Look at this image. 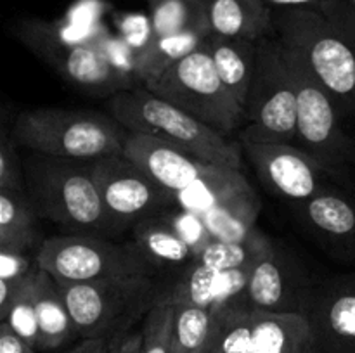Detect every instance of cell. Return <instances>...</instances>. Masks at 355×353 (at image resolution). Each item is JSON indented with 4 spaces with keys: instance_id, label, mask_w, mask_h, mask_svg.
Wrapping results in <instances>:
<instances>
[{
    "instance_id": "obj_6",
    "label": "cell",
    "mask_w": 355,
    "mask_h": 353,
    "mask_svg": "<svg viewBox=\"0 0 355 353\" xmlns=\"http://www.w3.org/2000/svg\"><path fill=\"white\" fill-rule=\"evenodd\" d=\"M283 48L297 87L298 147L322 166L333 183L355 196V137L343 130L335 102L300 55Z\"/></svg>"
},
{
    "instance_id": "obj_24",
    "label": "cell",
    "mask_w": 355,
    "mask_h": 353,
    "mask_svg": "<svg viewBox=\"0 0 355 353\" xmlns=\"http://www.w3.org/2000/svg\"><path fill=\"white\" fill-rule=\"evenodd\" d=\"M246 190H252V185L241 170L217 165L207 176L177 194V206L201 217Z\"/></svg>"
},
{
    "instance_id": "obj_15",
    "label": "cell",
    "mask_w": 355,
    "mask_h": 353,
    "mask_svg": "<svg viewBox=\"0 0 355 353\" xmlns=\"http://www.w3.org/2000/svg\"><path fill=\"white\" fill-rule=\"evenodd\" d=\"M293 213L315 244L333 260L355 265V196L336 183L305 203L293 204Z\"/></svg>"
},
{
    "instance_id": "obj_21",
    "label": "cell",
    "mask_w": 355,
    "mask_h": 353,
    "mask_svg": "<svg viewBox=\"0 0 355 353\" xmlns=\"http://www.w3.org/2000/svg\"><path fill=\"white\" fill-rule=\"evenodd\" d=\"M252 353H315L304 315L253 310Z\"/></svg>"
},
{
    "instance_id": "obj_34",
    "label": "cell",
    "mask_w": 355,
    "mask_h": 353,
    "mask_svg": "<svg viewBox=\"0 0 355 353\" xmlns=\"http://www.w3.org/2000/svg\"><path fill=\"white\" fill-rule=\"evenodd\" d=\"M38 350L24 341L7 322H0V353H37Z\"/></svg>"
},
{
    "instance_id": "obj_32",
    "label": "cell",
    "mask_w": 355,
    "mask_h": 353,
    "mask_svg": "<svg viewBox=\"0 0 355 353\" xmlns=\"http://www.w3.org/2000/svg\"><path fill=\"white\" fill-rule=\"evenodd\" d=\"M0 190H23L24 168L23 158L17 154V142L6 123L0 128Z\"/></svg>"
},
{
    "instance_id": "obj_30",
    "label": "cell",
    "mask_w": 355,
    "mask_h": 353,
    "mask_svg": "<svg viewBox=\"0 0 355 353\" xmlns=\"http://www.w3.org/2000/svg\"><path fill=\"white\" fill-rule=\"evenodd\" d=\"M37 272H38V265L37 269L31 272L30 279L26 280L23 289L19 291L17 298L14 300L6 320L2 322H7V324L14 329V332H17L24 341L30 343L31 346H35V348L38 350V346H40V329H38L37 308H35V294H33L35 277H37Z\"/></svg>"
},
{
    "instance_id": "obj_35",
    "label": "cell",
    "mask_w": 355,
    "mask_h": 353,
    "mask_svg": "<svg viewBox=\"0 0 355 353\" xmlns=\"http://www.w3.org/2000/svg\"><path fill=\"white\" fill-rule=\"evenodd\" d=\"M111 341L110 339H101V338H89L82 339L76 343L71 350L66 353H110Z\"/></svg>"
},
{
    "instance_id": "obj_20",
    "label": "cell",
    "mask_w": 355,
    "mask_h": 353,
    "mask_svg": "<svg viewBox=\"0 0 355 353\" xmlns=\"http://www.w3.org/2000/svg\"><path fill=\"white\" fill-rule=\"evenodd\" d=\"M208 37H210L208 26H193L159 37L151 35V38L135 54L134 73L137 82L146 87L158 80L170 66L196 51Z\"/></svg>"
},
{
    "instance_id": "obj_1",
    "label": "cell",
    "mask_w": 355,
    "mask_h": 353,
    "mask_svg": "<svg viewBox=\"0 0 355 353\" xmlns=\"http://www.w3.org/2000/svg\"><path fill=\"white\" fill-rule=\"evenodd\" d=\"M274 35L300 55L335 102L340 116L355 118V7L322 0L315 7L272 9Z\"/></svg>"
},
{
    "instance_id": "obj_38",
    "label": "cell",
    "mask_w": 355,
    "mask_h": 353,
    "mask_svg": "<svg viewBox=\"0 0 355 353\" xmlns=\"http://www.w3.org/2000/svg\"><path fill=\"white\" fill-rule=\"evenodd\" d=\"M215 332V331H214ZM194 353H217V350H215V341H214V334H211L210 341L207 343L205 346H201L200 350H196Z\"/></svg>"
},
{
    "instance_id": "obj_13",
    "label": "cell",
    "mask_w": 355,
    "mask_h": 353,
    "mask_svg": "<svg viewBox=\"0 0 355 353\" xmlns=\"http://www.w3.org/2000/svg\"><path fill=\"white\" fill-rule=\"evenodd\" d=\"M300 315L315 353H355V272L314 279Z\"/></svg>"
},
{
    "instance_id": "obj_8",
    "label": "cell",
    "mask_w": 355,
    "mask_h": 353,
    "mask_svg": "<svg viewBox=\"0 0 355 353\" xmlns=\"http://www.w3.org/2000/svg\"><path fill=\"white\" fill-rule=\"evenodd\" d=\"M37 263L55 282H92L118 277H162L139 246L85 234H59L45 239Z\"/></svg>"
},
{
    "instance_id": "obj_3",
    "label": "cell",
    "mask_w": 355,
    "mask_h": 353,
    "mask_svg": "<svg viewBox=\"0 0 355 353\" xmlns=\"http://www.w3.org/2000/svg\"><path fill=\"white\" fill-rule=\"evenodd\" d=\"M107 107L127 132L162 138L210 165L243 170L241 144L166 102L144 85L114 93Z\"/></svg>"
},
{
    "instance_id": "obj_31",
    "label": "cell",
    "mask_w": 355,
    "mask_h": 353,
    "mask_svg": "<svg viewBox=\"0 0 355 353\" xmlns=\"http://www.w3.org/2000/svg\"><path fill=\"white\" fill-rule=\"evenodd\" d=\"M175 307L156 305L142 322L141 353H172Z\"/></svg>"
},
{
    "instance_id": "obj_40",
    "label": "cell",
    "mask_w": 355,
    "mask_h": 353,
    "mask_svg": "<svg viewBox=\"0 0 355 353\" xmlns=\"http://www.w3.org/2000/svg\"><path fill=\"white\" fill-rule=\"evenodd\" d=\"M349 2H350V3H352V6L355 7V0H349Z\"/></svg>"
},
{
    "instance_id": "obj_39",
    "label": "cell",
    "mask_w": 355,
    "mask_h": 353,
    "mask_svg": "<svg viewBox=\"0 0 355 353\" xmlns=\"http://www.w3.org/2000/svg\"><path fill=\"white\" fill-rule=\"evenodd\" d=\"M116 338H118V336H116ZM116 338L111 339V350H110V353H116Z\"/></svg>"
},
{
    "instance_id": "obj_4",
    "label": "cell",
    "mask_w": 355,
    "mask_h": 353,
    "mask_svg": "<svg viewBox=\"0 0 355 353\" xmlns=\"http://www.w3.org/2000/svg\"><path fill=\"white\" fill-rule=\"evenodd\" d=\"M10 132L28 151L83 161L123 154L128 134L113 116L64 107L21 111Z\"/></svg>"
},
{
    "instance_id": "obj_12",
    "label": "cell",
    "mask_w": 355,
    "mask_h": 353,
    "mask_svg": "<svg viewBox=\"0 0 355 353\" xmlns=\"http://www.w3.org/2000/svg\"><path fill=\"white\" fill-rule=\"evenodd\" d=\"M239 144L260 182L291 206L305 203L333 185L322 166L298 145L250 141H239Z\"/></svg>"
},
{
    "instance_id": "obj_18",
    "label": "cell",
    "mask_w": 355,
    "mask_h": 353,
    "mask_svg": "<svg viewBox=\"0 0 355 353\" xmlns=\"http://www.w3.org/2000/svg\"><path fill=\"white\" fill-rule=\"evenodd\" d=\"M132 235L139 249L159 272L165 269L177 272L198 258L196 249L172 224L168 211L137 221L132 227Z\"/></svg>"
},
{
    "instance_id": "obj_25",
    "label": "cell",
    "mask_w": 355,
    "mask_h": 353,
    "mask_svg": "<svg viewBox=\"0 0 355 353\" xmlns=\"http://www.w3.org/2000/svg\"><path fill=\"white\" fill-rule=\"evenodd\" d=\"M260 210V197L252 189L231 197L198 218L205 225L211 241L236 242L245 239L255 228Z\"/></svg>"
},
{
    "instance_id": "obj_22",
    "label": "cell",
    "mask_w": 355,
    "mask_h": 353,
    "mask_svg": "<svg viewBox=\"0 0 355 353\" xmlns=\"http://www.w3.org/2000/svg\"><path fill=\"white\" fill-rule=\"evenodd\" d=\"M40 217L23 190H0V249L37 256L44 244Z\"/></svg>"
},
{
    "instance_id": "obj_2",
    "label": "cell",
    "mask_w": 355,
    "mask_h": 353,
    "mask_svg": "<svg viewBox=\"0 0 355 353\" xmlns=\"http://www.w3.org/2000/svg\"><path fill=\"white\" fill-rule=\"evenodd\" d=\"M23 168L26 196L42 220L59 225L66 234L120 235L104 208L92 161L30 151Z\"/></svg>"
},
{
    "instance_id": "obj_33",
    "label": "cell",
    "mask_w": 355,
    "mask_h": 353,
    "mask_svg": "<svg viewBox=\"0 0 355 353\" xmlns=\"http://www.w3.org/2000/svg\"><path fill=\"white\" fill-rule=\"evenodd\" d=\"M37 266V258L23 253L0 249V279L19 280Z\"/></svg>"
},
{
    "instance_id": "obj_14",
    "label": "cell",
    "mask_w": 355,
    "mask_h": 353,
    "mask_svg": "<svg viewBox=\"0 0 355 353\" xmlns=\"http://www.w3.org/2000/svg\"><path fill=\"white\" fill-rule=\"evenodd\" d=\"M314 282L295 253L274 242L250 273L238 308L274 314H302L305 296Z\"/></svg>"
},
{
    "instance_id": "obj_11",
    "label": "cell",
    "mask_w": 355,
    "mask_h": 353,
    "mask_svg": "<svg viewBox=\"0 0 355 353\" xmlns=\"http://www.w3.org/2000/svg\"><path fill=\"white\" fill-rule=\"evenodd\" d=\"M92 170L106 213L118 234L177 206L175 194L123 154L94 159Z\"/></svg>"
},
{
    "instance_id": "obj_23",
    "label": "cell",
    "mask_w": 355,
    "mask_h": 353,
    "mask_svg": "<svg viewBox=\"0 0 355 353\" xmlns=\"http://www.w3.org/2000/svg\"><path fill=\"white\" fill-rule=\"evenodd\" d=\"M211 59L224 85L243 107L248 100L253 75L257 66V45L259 42L236 40L210 35L207 38ZM246 111V109H245Z\"/></svg>"
},
{
    "instance_id": "obj_41",
    "label": "cell",
    "mask_w": 355,
    "mask_h": 353,
    "mask_svg": "<svg viewBox=\"0 0 355 353\" xmlns=\"http://www.w3.org/2000/svg\"><path fill=\"white\" fill-rule=\"evenodd\" d=\"M148 2H155V0H148Z\"/></svg>"
},
{
    "instance_id": "obj_9",
    "label": "cell",
    "mask_w": 355,
    "mask_h": 353,
    "mask_svg": "<svg viewBox=\"0 0 355 353\" xmlns=\"http://www.w3.org/2000/svg\"><path fill=\"white\" fill-rule=\"evenodd\" d=\"M146 89L224 135L246 121L245 107L218 76L207 40Z\"/></svg>"
},
{
    "instance_id": "obj_10",
    "label": "cell",
    "mask_w": 355,
    "mask_h": 353,
    "mask_svg": "<svg viewBox=\"0 0 355 353\" xmlns=\"http://www.w3.org/2000/svg\"><path fill=\"white\" fill-rule=\"evenodd\" d=\"M246 125L239 141L263 144L297 142V87L281 42L262 38L257 45V66L246 100Z\"/></svg>"
},
{
    "instance_id": "obj_37",
    "label": "cell",
    "mask_w": 355,
    "mask_h": 353,
    "mask_svg": "<svg viewBox=\"0 0 355 353\" xmlns=\"http://www.w3.org/2000/svg\"><path fill=\"white\" fill-rule=\"evenodd\" d=\"M322 0H266L270 9H293V7H315Z\"/></svg>"
},
{
    "instance_id": "obj_27",
    "label": "cell",
    "mask_w": 355,
    "mask_h": 353,
    "mask_svg": "<svg viewBox=\"0 0 355 353\" xmlns=\"http://www.w3.org/2000/svg\"><path fill=\"white\" fill-rule=\"evenodd\" d=\"M272 244L274 241H270L262 230L255 227L241 241H210L200 253L198 260H201L208 269L218 273L227 272V270L252 269L272 248Z\"/></svg>"
},
{
    "instance_id": "obj_28",
    "label": "cell",
    "mask_w": 355,
    "mask_h": 353,
    "mask_svg": "<svg viewBox=\"0 0 355 353\" xmlns=\"http://www.w3.org/2000/svg\"><path fill=\"white\" fill-rule=\"evenodd\" d=\"M217 325L214 308L175 307L172 353H194L210 341Z\"/></svg>"
},
{
    "instance_id": "obj_5",
    "label": "cell",
    "mask_w": 355,
    "mask_h": 353,
    "mask_svg": "<svg viewBox=\"0 0 355 353\" xmlns=\"http://www.w3.org/2000/svg\"><path fill=\"white\" fill-rule=\"evenodd\" d=\"M80 339H114L159 305L165 279L118 277L92 282H58Z\"/></svg>"
},
{
    "instance_id": "obj_17",
    "label": "cell",
    "mask_w": 355,
    "mask_h": 353,
    "mask_svg": "<svg viewBox=\"0 0 355 353\" xmlns=\"http://www.w3.org/2000/svg\"><path fill=\"white\" fill-rule=\"evenodd\" d=\"M210 35L260 42L274 37L272 9L266 0H201Z\"/></svg>"
},
{
    "instance_id": "obj_36",
    "label": "cell",
    "mask_w": 355,
    "mask_h": 353,
    "mask_svg": "<svg viewBox=\"0 0 355 353\" xmlns=\"http://www.w3.org/2000/svg\"><path fill=\"white\" fill-rule=\"evenodd\" d=\"M142 332L128 331L116 338V353H141Z\"/></svg>"
},
{
    "instance_id": "obj_19",
    "label": "cell",
    "mask_w": 355,
    "mask_h": 353,
    "mask_svg": "<svg viewBox=\"0 0 355 353\" xmlns=\"http://www.w3.org/2000/svg\"><path fill=\"white\" fill-rule=\"evenodd\" d=\"M33 294L38 329H40L38 352H55L78 338L75 322L66 307L58 282L51 273L42 270L40 266H38L37 277H35Z\"/></svg>"
},
{
    "instance_id": "obj_7",
    "label": "cell",
    "mask_w": 355,
    "mask_h": 353,
    "mask_svg": "<svg viewBox=\"0 0 355 353\" xmlns=\"http://www.w3.org/2000/svg\"><path fill=\"white\" fill-rule=\"evenodd\" d=\"M12 33L64 82L89 96L113 97L137 87L134 78L113 61L101 40H66L54 24L40 19L19 21Z\"/></svg>"
},
{
    "instance_id": "obj_29",
    "label": "cell",
    "mask_w": 355,
    "mask_h": 353,
    "mask_svg": "<svg viewBox=\"0 0 355 353\" xmlns=\"http://www.w3.org/2000/svg\"><path fill=\"white\" fill-rule=\"evenodd\" d=\"M215 311L214 341L217 353H252L253 310L229 307Z\"/></svg>"
},
{
    "instance_id": "obj_26",
    "label": "cell",
    "mask_w": 355,
    "mask_h": 353,
    "mask_svg": "<svg viewBox=\"0 0 355 353\" xmlns=\"http://www.w3.org/2000/svg\"><path fill=\"white\" fill-rule=\"evenodd\" d=\"M217 275L218 272L208 269L201 260H193L165 280L159 305L214 308Z\"/></svg>"
},
{
    "instance_id": "obj_16",
    "label": "cell",
    "mask_w": 355,
    "mask_h": 353,
    "mask_svg": "<svg viewBox=\"0 0 355 353\" xmlns=\"http://www.w3.org/2000/svg\"><path fill=\"white\" fill-rule=\"evenodd\" d=\"M123 156L175 196L217 166L201 161L162 138L132 132H128L125 138Z\"/></svg>"
}]
</instances>
